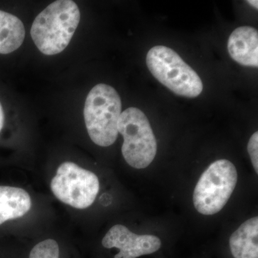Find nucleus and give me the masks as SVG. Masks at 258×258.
I'll return each instance as SVG.
<instances>
[{
  "label": "nucleus",
  "mask_w": 258,
  "mask_h": 258,
  "mask_svg": "<svg viewBox=\"0 0 258 258\" xmlns=\"http://www.w3.org/2000/svg\"><path fill=\"white\" fill-rule=\"evenodd\" d=\"M80 20L81 13L75 2H54L34 20L30 30L32 40L44 55L60 53L71 42Z\"/></svg>",
  "instance_id": "f257e3e1"
},
{
  "label": "nucleus",
  "mask_w": 258,
  "mask_h": 258,
  "mask_svg": "<svg viewBox=\"0 0 258 258\" xmlns=\"http://www.w3.org/2000/svg\"><path fill=\"white\" fill-rule=\"evenodd\" d=\"M121 108L119 95L111 86L99 83L91 89L86 98L83 114L93 143L102 147L115 143Z\"/></svg>",
  "instance_id": "f03ea898"
},
{
  "label": "nucleus",
  "mask_w": 258,
  "mask_h": 258,
  "mask_svg": "<svg viewBox=\"0 0 258 258\" xmlns=\"http://www.w3.org/2000/svg\"><path fill=\"white\" fill-rule=\"evenodd\" d=\"M146 60L154 77L176 95L191 98L203 92L200 76L172 49L163 45L152 47Z\"/></svg>",
  "instance_id": "7ed1b4c3"
},
{
  "label": "nucleus",
  "mask_w": 258,
  "mask_h": 258,
  "mask_svg": "<svg viewBox=\"0 0 258 258\" xmlns=\"http://www.w3.org/2000/svg\"><path fill=\"white\" fill-rule=\"evenodd\" d=\"M118 132L123 138L121 152L129 166L145 169L157 152V142L147 115L135 107L122 112L118 121Z\"/></svg>",
  "instance_id": "20e7f679"
},
{
  "label": "nucleus",
  "mask_w": 258,
  "mask_h": 258,
  "mask_svg": "<svg viewBox=\"0 0 258 258\" xmlns=\"http://www.w3.org/2000/svg\"><path fill=\"white\" fill-rule=\"evenodd\" d=\"M237 171L231 161L219 159L204 171L193 193L194 206L204 215L221 211L235 189Z\"/></svg>",
  "instance_id": "39448f33"
},
{
  "label": "nucleus",
  "mask_w": 258,
  "mask_h": 258,
  "mask_svg": "<svg viewBox=\"0 0 258 258\" xmlns=\"http://www.w3.org/2000/svg\"><path fill=\"white\" fill-rule=\"evenodd\" d=\"M52 193L57 200L73 207L83 210L94 203L99 192L98 176L80 167L71 161L62 163L50 183Z\"/></svg>",
  "instance_id": "423d86ee"
},
{
  "label": "nucleus",
  "mask_w": 258,
  "mask_h": 258,
  "mask_svg": "<svg viewBox=\"0 0 258 258\" xmlns=\"http://www.w3.org/2000/svg\"><path fill=\"white\" fill-rule=\"evenodd\" d=\"M105 248H117L119 252L114 258H138L157 252L161 241L157 236L137 235L122 225L113 226L102 240Z\"/></svg>",
  "instance_id": "0eeeda50"
},
{
  "label": "nucleus",
  "mask_w": 258,
  "mask_h": 258,
  "mask_svg": "<svg viewBox=\"0 0 258 258\" xmlns=\"http://www.w3.org/2000/svg\"><path fill=\"white\" fill-rule=\"evenodd\" d=\"M230 57L247 67H258V32L249 26L237 28L231 33L227 42Z\"/></svg>",
  "instance_id": "6e6552de"
},
{
  "label": "nucleus",
  "mask_w": 258,
  "mask_h": 258,
  "mask_svg": "<svg viewBox=\"0 0 258 258\" xmlns=\"http://www.w3.org/2000/svg\"><path fill=\"white\" fill-rule=\"evenodd\" d=\"M229 244L234 258H258V217L243 222L230 236Z\"/></svg>",
  "instance_id": "1a4fd4ad"
},
{
  "label": "nucleus",
  "mask_w": 258,
  "mask_h": 258,
  "mask_svg": "<svg viewBox=\"0 0 258 258\" xmlns=\"http://www.w3.org/2000/svg\"><path fill=\"white\" fill-rule=\"evenodd\" d=\"M31 208V198L25 189L0 186V225L23 217Z\"/></svg>",
  "instance_id": "9d476101"
},
{
  "label": "nucleus",
  "mask_w": 258,
  "mask_h": 258,
  "mask_svg": "<svg viewBox=\"0 0 258 258\" xmlns=\"http://www.w3.org/2000/svg\"><path fill=\"white\" fill-rule=\"evenodd\" d=\"M25 37L23 22L14 15L0 10V54L18 50Z\"/></svg>",
  "instance_id": "9b49d317"
},
{
  "label": "nucleus",
  "mask_w": 258,
  "mask_h": 258,
  "mask_svg": "<svg viewBox=\"0 0 258 258\" xmlns=\"http://www.w3.org/2000/svg\"><path fill=\"white\" fill-rule=\"evenodd\" d=\"M29 258H60L58 244L52 239L42 241L31 249Z\"/></svg>",
  "instance_id": "f8f14e48"
},
{
  "label": "nucleus",
  "mask_w": 258,
  "mask_h": 258,
  "mask_svg": "<svg viewBox=\"0 0 258 258\" xmlns=\"http://www.w3.org/2000/svg\"><path fill=\"white\" fill-rule=\"evenodd\" d=\"M247 152L256 174H258V132L252 134L247 144Z\"/></svg>",
  "instance_id": "ddd939ff"
},
{
  "label": "nucleus",
  "mask_w": 258,
  "mask_h": 258,
  "mask_svg": "<svg viewBox=\"0 0 258 258\" xmlns=\"http://www.w3.org/2000/svg\"><path fill=\"white\" fill-rule=\"evenodd\" d=\"M5 122V113L3 111V106H2L1 103H0V132H1L2 129L3 128Z\"/></svg>",
  "instance_id": "4468645a"
},
{
  "label": "nucleus",
  "mask_w": 258,
  "mask_h": 258,
  "mask_svg": "<svg viewBox=\"0 0 258 258\" xmlns=\"http://www.w3.org/2000/svg\"><path fill=\"white\" fill-rule=\"evenodd\" d=\"M247 3L251 6L253 7L254 8H255L256 10L258 9V2L257 0H249V1H247Z\"/></svg>",
  "instance_id": "2eb2a0df"
}]
</instances>
